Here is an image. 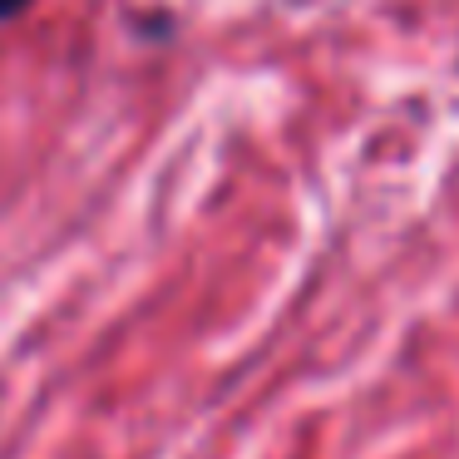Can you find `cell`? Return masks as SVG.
I'll use <instances>...</instances> for the list:
<instances>
[{"label":"cell","mask_w":459,"mask_h":459,"mask_svg":"<svg viewBox=\"0 0 459 459\" xmlns=\"http://www.w3.org/2000/svg\"><path fill=\"white\" fill-rule=\"evenodd\" d=\"M25 11H30V0H0V21H15Z\"/></svg>","instance_id":"obj_1"}]
</instances>
